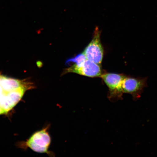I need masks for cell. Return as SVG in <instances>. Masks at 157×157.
Segmentation results:
<instances>
[{"label": "cell", "instance_id": "cell-7", "mask_svg": "<svg viewBox=\"0 0 157 157\" xmlns=\"http://www.w3.org/2000/svg\"><path fill=\"white\" fill-rule=\"evenodd\" d=\"M87 58L83 53L80 54L73 58L68 59L66 61V64H68L72 63L74 65L76 66H80L85 61Z\"/></svg>", "mask_w": 157, "mask_h": 157}, {"label": "cell", "instance_id": "cell-3", "mask_svg": "<svg viewBox=\"0 0 157 157\" xmlns=\"http://www.w3.org/2000/svg\"><path fill=\"white\" fill-rule=\"evenodd\" d=\"M48 126L35 133L26 142V145L34 151L40 153H47L50 155L54 154L48 151L51 143L49 134Z\"/></svg>", "mask_w": 157, "mask_h": 157}, {"label": "cell", "instance_id": "cell-2", "mask_svg": "<svg viewBox=\"0 0 157 157\" xmlns=\"http://www.w3.org/2000/svg\"><path fill=\"white\" fill-rule=\"evenodd\" d=\"M125 76L122 74L112 73L102 74L101 77L109 88L108 99L111 102L122 99V84Z\"/></svg>", "mask_w": 157, "mask_h": 157}, {"label": "cell", "instance_id": "cell-5", "mask_svg": "<svg viewBox=\"0 0 157 157\" xmlns=\"http://www.w3.org/2000/svg\"><path fill=\"white\" fill-rule=\"evenodd\" d=\"M67 73H74L91 78L101 77L102 74L101 67L87 59L80 66L73 65L66 68L63 74Z\"/></svg>", "mask_w": 157, "mask_h": 157}, {"label": "cell", "instance_id": "cell-4", "mask_svg": "<svg viewBox=\"0 0 157 157\" xmlns=\"http://www.w3.org/2000/svg\"><path fill=\"white\" fill-rule=\"evenodd\" d=\"M99 29L96 27L91 42L86 47L83 52L88 59L101 66L103 57V49L100 39Z\"/></svg>", "mask_w": 157, "mask_h": 157}, {"label": "cell", "instance_id": "cell-1", "mask_svg": "<svg viewBox=\"0 0 157 157\" xmlns=\"http://www.w3.org/2000/svg\"><path fill=\"white\" fill-rule=\"evenodd\" d=\"M33 87L30 82L0 75V115L15 107L27 90Z\"/></svg>", "mask_w": 157, "mask_h": 157}, {"label": "cell", "instance_id": "cell-6", "mask_svg": "<svg viewBox=\"0 0 157 157\" xmlns=\"http://www.w3.org/2000/svg\"><path fill=\"white\" fill-rule=\"evenodd\" d=\"M147 85L146 78H135L125 76L122 84L123 93L130 94L134 99H139Z\"/></svg>", "mask_w": 157, "mask_h": 157}]
</instances>
